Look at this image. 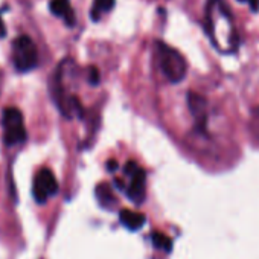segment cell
<instances>
[{
	"label": "cell",
	"instance_id": "1",
	"mask_svg": "<svg viewBox=\"0 0 259 259\" xmlns=\"http://www.w3.org/2000/svg\"><path fill=\"white\" fill-rule=\"evenodd\" d=\"M204 26L212 45L218 49V52L235 54L238 51L239 35L230 10L223 0H207Z\"/></svg>",
	"mask_w": 259,
	"mask_h": 259
},
{
	"label": "cell",
	"instance_id": "2",
	"mask_svg": "<svg viewBox=\"0 0 259 259\" xmlns=\"http://www.w3.org/2000/svg\"><path fill=\"white\" fill-rule=\"evenodd\" d=\"M156 46V55L159 60V66L160 70L163 72V75L168 78V81L177 84L182 82L186 78V72H188V63L185 60V57L174 49L172 46L157 40L154 43Z\"/></svg>",
	"mask_w": 259,
	"mask_h": 259
},
{
	"label": "cell",
	"instance_id": "3",
	"mask_svg": "<svg viewBox=\"0 0 259 259\" xmlns=\"http://www.w3.org/2000/svg\"><path fill=\"white\" fill-rule=\"evenodd\" d=\"M14 66L20 72L32 70L38 63V52L34 41L28 35H20L13 43Z\"/></svg>",
	"mask_w": 259,
	"mask_h": 259
},
{
	"label": "cell",
	"instance_id": "4",
	"mask_svg": "<svg viewBox=\"0 0 259 259\" xmlns=\"http://www.w3.org/2000/svg\"><path fill=\"white\" fill-rule=\"evenodd\" d=\"M2 123L5 128V142L8 145H16L26 139V128L23 125V114L19 108H16V107L5 108Z\"/></svg>",
	"mask_w": 259,
	"mask_h": 259
},
{
	"label": "cell",
	"instance_id": "5",
	"mask_svg": "<svg viewBox=\"0 0 259 259\" xmlns=\"http://www.w3.org/2000/svg\"><path fill=\"white\" fill-rule=\"evenodd\" d=\"M58 192V182L54 172L48 168H43L37 172L34 180V198L37 203L43 204L46 200Z\"/></svg>",
	"mask_w": 259,
	"mask_h": 259
},
{
	"label": "cell",
	"instance_id": "6",
	"mask_svg": "<svg viewBox=\"0 0 259 259\" xmlns=\"http://www.w3.org/2000/svg\"><path fill=\"white\" fill-rule=\"evenodd\" d=\"M188 107L195 120V128L200 133H207V101L197 92H188Z\"/></svg>",
	"mask_w": 259,
	"mask_h": 259
},
{
	"label": "cell",
	"instance_id": "7",
	"mask_svg": "<svg viewBox=\"0 0 259 259\" xmlns=\"http://www.w3.org/2000/svg\"><path fill=\"white\" fill-rule=\"evenodd\" d=\"M128 177L132 179V180H130V185L125 189V192H126V195H128L130 200L138 203V204H141L145 200V194H147L145 192V189H147V186H145V183H147V174L139 166L135 172H132Z\"/></svg>",
	"mask_w": 259,
	"mask_h": 259
},
{
	"label": "cell",
	"instance_id": "8",
	"mask_svg": "<svg viewBox=\"0 0 259 259\" xmlns=\"http://www.w3.org/2000/svg\"><path fill=\"white\" fill-rule=\"evenodd\" d=\"M119 218H120V223L126 229H130V230H139L145 224V221H147L145 215H142L139 212H133V210H130V209L120 210Z\"/></svg>",
	"mask_w": 259,
	"mask_h": 259
},
{
	"label": "cell",
	"instance_id": "9",
	"mask_svg": "<svg viewBox=\"0 0 259 259\" xmlns=\"http://www.w3.org/2000/svg\"><path fill=\"white\" fill-rule=\"evenodd\" d=\"M96 197L99 200V203L104 206V207H111L114 203H116V198L113 195V191L111 188L107 185V183H101L98 188H96Z\"/></svg>",
	"mask_w": 259,
	"mask_h": 259
},
{
	"label": "cell",
	"instance_id": "10",
	"mask_svg": "<svg viewBox=\"0 0 259 259\" xmlns=\"http://www.w3.org/2000/svg\"><path fill=\"white\" fill-rule=\"evenodd\" d=\"M114 2H116V0H95V2H93V8L90 11L92 19L95 22H98L99 17H101V14L108 13V11H111L114 8Z\"/></svg>",
	"mask_w": 259,
	"mask_h": 259
},
{
	"label": "cell",
	"instance_id": "11",
	"mask_svg": "<svg viewBox=\"0 0 259 259\" xmlns=\"http://www.w3.org/2000/svg\"><path fill=\"white\" fill-rule=\"evenodd\" d=\"M49 10L54 16H58V17H66V14L72 10L70 7V2L69 0H51L49 4Z\"/></svg>",
	"mask_w": 259,
	"mask_h": 259
},
{
	"label": "cell",
	"instance_id": "12",
	"mask_svg": "<svg viewBox=\"0 0 259 259\" xmlns=\"http://www.w3.org/2000/svg\"><path fill=\"white\" fill-rule=\"evenodd\" d=\"M151 239H153V244H154L157 248H160V250L169 251L171 247H172L171 239H169L165 233H162V232H154V233L151 235Z\"/></svg>",
	"mask_w": 259,
	"mask_h": 259
},
{
	"label": "cell",
	"instance_id": "13",
	"mask_svg": "<svg viewBox=\"0 0 259 259\" xmlns=\"http://www.w3.org/2000/svg\"><path fill=\"white\" fill-rule=\"evenodd\" d=\"M87 79H89V84L90 85H98L99 81H101V76H99V70L95 67V66H90L89 70H87Z\"/></svg>",
	"mask_w": 259,
	"mask_h": 259
},
{
	"label": "cell",
	"instance_id": "14",
	"mask_svg": "<svg viewBox=\"0 0 259 259\" xmlns=\"http://www.w3.org/2000/svg\"><path fill=\"white\" fill-rule=\"evenodd\" d=\"M251 126H253L254 136H256V138H257V141H259V110H254V113H253Z\"/></svg>",
	"mask_w": 259,
	"mask_h": 259
},
{
	"label": "cell",
	"instance_id": "15",
	"mask_svg": "<svg viewBox=\"0 0 259 259\" xmlns=\"http://www.w3.org/2000/svg\"><path fill=\"white\" fill-rule=\"evenodd\" d=\"M241 2H247L251 8V11L257 13L259 11V0H241Z\"/></svg>",
	"mask_w": 259,
	"mask_h": 259
},
{
	"label": "cell",
	"instance_id": "16",
	"mask_svg": "<svg viewBox=\"0 0 259 259\" xmlns=\"http://www.w3.org/2000/svg\"><path fill=\"white\" fill-rule=\"evenodd\" d=\"M107 169H108L110 172H114V171L117 169V162H116L114 159H110V160L107 162Z\"/></svg>",
	"mask_w": 259,
	"mask_h": 259
},
{
	"label": "cell",
	"instance_id": "17",
	"mask_svg": "<svg viewBox=\"0 0 259 259\" xmlns=\"http://www.w3.org/2000/svg\"><path fill=\"white\" fill-rule=\"evenodd\" d=\"M5 34H7V29H5V25H4L2 17H0V38H4V37H5Z\"/></svg>",
	"mask_w": 259,
	"mask_h": 259
}]
</instances>
